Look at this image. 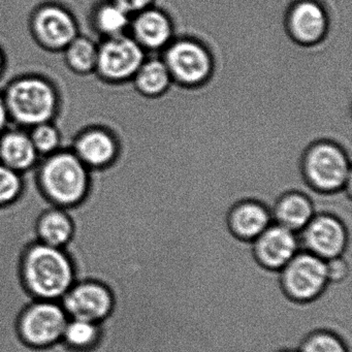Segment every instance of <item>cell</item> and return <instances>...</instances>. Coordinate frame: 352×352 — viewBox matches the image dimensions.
I'll use <instances>...</instances> for the list:
<instances>
[{
	"label": "cell",
	"instance_id": "obj_1",
	"mask_svg": "<svg viewBox=\"0 0 352 352\" xmlns=\"http://www.w3.org/2000/svg\"><path fill=\"white\" fill-rule=\"evenodd\" d=\"M91 173L71 149H60L41 158L36 168V192L54 207H77L94 191Z\"/></svg>",
	"mask_w": 352,
	"mask_h": 352
},
{
	"label": "cell",
	"instance_id": "obj_2",
	"mask_svg": "<svg viewBox=\"0 0 352 352\" xmlns=\"http://www.w3.org/2000/svg\"><path fill=\"white\" fill-rule=\"evenodd\" d=\"M10 121L30 129L56 120L61 110L60 92L54 82L38 74H24L8 83L3 91Z\"/></svg>",
	"mask_w": 352,
	"mask_h": 352
},
{
	"label": "cell",
	"instance_id": "obj_3",
	"mask_svg": "<svg viewBox=\"0 0 352 352\" xmlns=\"http://www.w3.org/2000/svg\"><path fill=\"white\" fill-rule=\"evenodd\" d=\"M22 277L36 300H59L76 283L75 271L63 248L34 243L22 261Z\"/></svg>",
	"mask_w": 352,
	"mask_h": 352
},
{
	"label": "cell",
	"instance_id": "obj_4",
	"mask_svg": "<svg viewBox=\"0 0 352 352\" xmlns=\"http://www.w3.org/2000/svg\"><path fill=\"white\" fill-rule=\"evenodd\" d=\"M305 180L317 195H337L350 184V155L331 141H319L307 149L302 162Z\"/></svg>",
	"mask_w": 352,
	"mask_h": 352
},
{
	"label": "cell",
	"instance_id": "obj_5",
	"mask_svg": "<svg viewBox=\"0 0 352 352\" xmlns=\"http://www.w3.org/2000/svg\"><path fill=\"white\" fill-rule=\"evenodd\" d=\"M280 287L298 304L318 300L329 287L325 261L300 249L279 272Z\"/></svg>",
	"mask_w": 352,
	"mask_h": 352
},
{
	"label": "cell",
	"instance_id": "obj_6",
	"mask_svg": "<svg viewBox=\"0 0 352 352\" xmlns=\"http://www.w3.org/2000/svg\"><path fill=\"white\" fill-rule=\"evenodd\" d=\"M145 60V50L131 34L104 38L98 43L94 74L108 85H124L131 83Z\"/></svg>",
	"mask_w": 352,
	"mask_h": 352
},
{
	"label": "cell",
	"instance_id": "obj_7",
	"mask_svg": "<svg viewBox=\"0 0 352 352\" xmlns=\"http://www.w3.org/2000/svg\"><path fill=\"white\" fill-rule=\"evenodd\" d=\"M164 63L173 81L184 87H201L211 79L214 71L211 53L192 38H177L164 50Z\"/></svg>",
	"mask_w": 352,
	"mask_h": 352
},
{
	"label": "cell",
	"instance_id": "obj_8",
	"mask_svg": "<svg viewBox=\"0 0 352 352\" xmlns=\"http://www.w3.org/2000/svg\"><path fill=\"white\" fill-rule=\"evenodd\" d=\"M32 40L43 50L61 53L80 34L77 18L67 8L55 3H43L30 18Z\"/></svg>",
	"mask_w": 352,
	"mask_h": 352
},
{
	"label": "cell",
	"instance_id": "obj_9",
	"mask_svg": "<svg viewBox=\"0 0 352 352\" xmlns=\"http://www.w3.org/2000/svg\"><path fill=\"white\" fill-rule=\"evenodd\" d=\"M300 249L329 261L347 253L350 232L345 221L331 212L315 214L298 234Z\"/></svg>",
	"mask_w": 352,
	"mask_h": 352
},
{
	"label": "cell",
	"instance_id": "obj_10",
	"mask_svg": "<svg viewBox=\"0 0 352 352\" xmlns=\"http://www.w3.org/2000/svg\"><path fill=\"white\" fill-rule=\"evenodd\" d=\"M69 316L60 302L36 300L19 318L20 336L34 347L50 346L63 339Z\"/></svg>",
	"mask_w": 352,
	"mask_h": 352
},
{
	"label": "cell",
	"instance_id": "obj_11",
	"mask_svg": "<svg viewBox=\"0 0 352 352\" xmlns=\"http://www.w3.org/2000/svg\"><path fill=\"white\" fill-rule=\"evenodd\" d=\"M82 164L91 170H106L118 162L122 151L120 139L104 125H90L80 131L69 148Z\"/></svg>",
	"mask_w": 352,
	"mask_h": 352
},
{
	"label": "cell",
	"instance_id": "obj_12",
	"mask_svg": "<svg viewBox=\"0 0 352 352\" xmlns=\"http://www.w3.org/2000/svg\"><path fill=\"white\" fill-rule=\"evenodd\" d=\"M288 32L302 46H317L331 42V20L324 6L318 0H296L286 16Z\"/></svg>",
	"mask_w": 352,
	"mask_h": 352
},
{
	"label": "cell",
	"instance_id": "obj_13",
	"mask_svg": "<svg viewBox=\"0 0 352 352\" xmlns=\"http://www.w3.org/2000/svg\"><path fill=\"white\" fill-rule=\"evenodd\" d=\"M59 302L69 318L96 323L104 320L113 308V296L109 288L94 281L76 282Z\"/></svg>",
	"mask_w": 352,
	"mask_h": 352
},
{
	"label": "cell",
	"instance_id": "obj_14",
	"mask_svg": "<svg viewBox=\"0 0 352 352\" xmlns=\"http://www.w3.org/2000/svg\"><path fill=\"white\" fill-rule=\"evenodd\" d=\"M300 250L298 234L274 222L251 242L257 265L271 272H279Z\"/></svg>",
	"mask_w": 352,
	"mask_h": 352
},
{
	"label": "cell",
	"instance_id": "obj_15",
	"mask_svg": "<svg viewBox=\"0 0 352 352\" xmlns=\"http://www.w3.org/2000/svg\"><path fill=\"white\" fill-rule=\"evenodd\" d=\"M273 223L271 209L255 199L234 204L226 215V226L232 236L251 243Z\"/></svg>",
	"mask_w": 352,
	"mask_h": 352
},
{
	"label": "cell",
	"instance_id": "obj_16",
	"mask_svg": "<svg viewBox=\"0 0 352 352\" xmlns=\"http://www.w3.org/2000/svg\"><path fill=\"white\" fill-rule=\"evenodd\" d=\"M129 30L144 50L166 48L174 38V26L170 16L162 10L153 8L133 16Z\"/></svg>",
	"mask_w": 352,
	"mask_h": 352
},
{
	"label": "cell",
	"instance_id": "obj_17",
	"mask_svg": "<svg viewBox=\"0 0 352 352\" xmlns=\"http://www.w3.org/2000/svg\"><path fill=\"white\" fill-rule=\"evenodd\" d=\"M40 160L28 129L8 127L0 133V164L23 175L36 170Z\"/></svg>",
	"mask_w": 352,
	"mask_h": 352
},
{
	"label": "cell",
	"instance_id": "obj_18",
	"mask_svg": "<svg viewBox=\"0 0 352 352\" xmlns=\"http://www.w3.org/2000/svg\"><path fill=\"white\" fill-rule=\"evenodd\" d=\"M271 212L274 223L298 234L316 214L313 199L300 191L283 193L274 203Z\"/></svg>",
	"mask_w": 352,
	"mask_h": 352
},
{
	"label": "cell",
	"instance_id": "obj_19",
	"mask_svg": "<svg viewBox=\"0 0 352 352\" xmlns=\"http://www.w3.org/2000/svg\"><path fill=\"white\" fill-rule=\"evenodd\" d=\"M73 232V220L69 212L63 208L50 206L36 221L38 242L48 246L63 248L71 240Z\"/></svg>",
	"mask_w": 352,
	"mask_h": 352
},
{
	"label": "cell",
	"instance_id": "obj_20",
	"mask_svg": "<svg viewBox=\"0 0 352 352\" xmlns=\"http://www.w3.org/2000/svg\"><path fill=\"white\" fill-rule=\"evenodd\" d=\"M173 82L166 63L156 58L144 61L131 80L135 91L147 98L164 96L172 87Z\"/></svg>",
	"mask_w": 352,
	"mask_h": 352
},
{
	"label": "cell",
	"instance_id": "obj_21",
	"mask_svg": "<svg viewBox=\"0 0 352 352\" xmlns=\"http://www.w3.org/2000/svg\"><path fill=\"white\" fill-rule=\"evenodd\" d=\"M131 16L111 0L98 3L90 17L92 30L100 40L126 34L131 28Z\"/></svg>",
	"mask_w": 352,
	"mask_h": 352
},
{
	"label": "cell",
	"instance_id": "obj_22",
	"mask_svg": "<svg viewBox=\"0 0 352 352\" xmlns=\"http://www.w3.org/2000/svg\"><path fill=\"white\" fill-rule=\"evenodd\" d=\"M98 49V43L94 38L79 34L61 52L65 67L77 76L92 75L96 72Z\"/></svg>",
	"mask_w": 352,
	"mask_h": 352
},
{
	"label": "cell",
	"instance_id": "obj_23",
	"mask_svg": "<svg viewBox=\"0 0 352 352\" xmlns=\"http://www.w3.org/2000/svg\"><path fill=\"white\" fill-rule=\"evenodd\" d=\"M351 339L331 329H319L309 333L300 342L298 352H351Z\"/></svg>",
	"mask_w": 352,
	"mask_h": 352
},
{
	"label": "cell",
	"instance_id": "obj_24",
	"mask_svg": "<svg viewBox=\"0 0 352 352\" xmlns=\"http://www.w3.org/2000/svg\"><path fill=\"white\" fill-rule=\"evenodd\" d=\"M100 336L98 323L84 319L69 318L63 341L73 349L84 350L92 347Z\"/></svg>",
	"mask_w": 352,
	"mask_h": 352
},
{
	"label": "cell",
	"instance_id": "obj_25",
	"mask_svg": "<svg viewBox=\"0 0 352 352\" xmlns=\"http://www.w3.org/2000/svg\"><path fill=\"white\" fill-rule=\"evenodd\" d=\"M28 131L41 158L46 157L63 149V133L54 121L41 123Z\"/></svg>",
	"mask_w": 352,
	"mask_h": 352
},
{
	"label": "cell",
	"instance_id": "obj_26",
	"mask_svg": "<svg viewBox=\"0 0 352 352\" xmlns=\"http://www.w3.org/2000/svg\"><path fill=\"white\" fill-rule=\"evenodd\" d=\"M25 192L23 175L0 164V208L17 203Z\"/></svg>",
	"mask_w": 352,
	"mask_h": 352
},
{
	"label": "cell",
	"instance_id": "obj_27",
	"mask_svg": "<svg viewBox=\"0 0 352 352\" xmlns=\"http://www.w3.org/2000/svg\"><path fill=\"white\" fill-rule=\"evenodd\" d=\"M325 267L329 284L342 283L351 278V269L344 255L325 261Z\"/></svg>",
	"mask_w": 352,
	"mask_h": 352
},
{
	"label": "cell",
	"instance_id": "obj_28",
	"mask_svg": "<svg viewBox=\"0 0 352 352\" xmlns=\"http://www.w3.org/2000/svg\"><path fill=\"white\" fill-rule=\"evenodd\" d=\"M111 1L116 3L119 8L133 17V16L151 8L154 0H111Z\"/></svg>",
	"mask_w": 352,
	"mask_h": 352
},
{
	"label": "cell",
	"instance_id": "obj_29",
	"mask_svg": "<svg viewBox=\"0 0 352 352\" xmlns=\"http://www.w3.org/2000/svg\"><path fill=\"white\" fill-rule=\"evenodd\" d=\"M10 116L8 112L7 104H6L5 98H3V92L0 91V133L9 127Z\"/></svg>",
	"mask_w": 352,
	"mask_h": 352
},
{
	"label": "cell",
	"instance_id": "obj_30",
	"mask_svg": "<svg viewBox=\"0 0 352 352\" xmlns=\"http://www.w3.org/2000/svg\"><path fill=\"white\" fill-rule=\"evenodd\" d=\"M8 67V58L5 50L0 47V80L3 79L7 72Z\"/></svg>",
	"mask_w": 352,
	"mask_h": 352
},
{
	"label": "cell",
	"instance_id": "obj_31",
	"mask_svg": "<svg viewBox=\"0 0 352 352\" xmlns=\"http://www.w3.org/2000/svg\"><path fill=\"white\" fill-rule=\"evenodd\" d=\"M275 352H298V349H292V348H282V349L276 350Z\"/></svg>",
	"mask_w": 352,
	"mask_h": 352
}]
</instances>
